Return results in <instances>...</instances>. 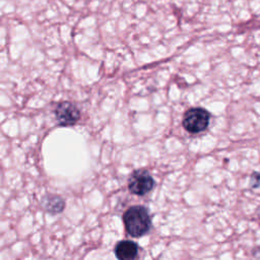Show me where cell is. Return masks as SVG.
<instances>
[{
    "instance_id": "obj_5",
    "label": "cell",
    "mask_w": 260,
    "mask_h": 260,
    "mask_svg": "<svg viewBox=\"0 0 260 260\" xmlns=\"http://www.w3.org/2000/svg\"><path fill=\"white\" fill-rule=\"evenodd\" d=\"M138 252V245L132 241L123 240L115 246V255L118 260H137Z\"/></svg>"
},
{
    "instance_id": "obj_1",
    "label": "cell",
    "mask_w": 260,
    "mask_h": 260,
    "mask_svg": "<svg viewBox=\"0 0 260 260\" xmlns=\"http://www.w3.org/2000/svg\"><path fill=\"white\" fill-rule=\"evenodd\" d=\"M123 222L127 233L134 238L145 235L151 225L149 213L147 209L141 205L129 207L123 214Z\"/></svg>"
},
{
    "instance_id": "obj_6",
    "label": "cell",
    "mask_w": 260,
    "mask_h": 260,
    "mask_svg": "<svg viewBox=\"0 0 260 260\" xmlns=\"http://www.w3.org/2000/svg\"><path fill=\"white\" fill-rule=\"evenodd\" d=\"M42 207L49 213L57 214L63 211L65 207V201L61 196L55 195V194H49L45 197H43L41 201Z\"/></svg>"
},
{
    "instance_id": "obj_2",
    "label": "cell",
    "mask_w": 260,
    "mask_h": 260,
    "mask_svg": "<svg viewBox=\"0 0 260 260\" xmlns=\"http://www.w3.org/2000/svg\"><path fill=\"white\" fill-rule=\"evenodd\" d=\"M209 123V114L206 110L195 108L188 110L183 119L184 128L190 133H198L203 131Z\"/></svg>"
},
{
    "instance_id": "obj_3",
    "label": "cell",
    "mask_w": 260,
    "mask_h": 260,
    "mask_svg": "<svg viewBox=\"0 0 260 260\" xmlns=\"http://www.w3.org/2000/svg\"><path fill=\"white\" fill-rule=\"evenodd\" d=\"M154 186V181L146 170L134 171L128 180V189L132 194L142 196L151 191Z\"/></svg>"
},
{
    "instance_id": "obj_4",
    "label": "cell",
    "mask_w": 260,
    "mask_h": 260,
    "mask_svg": "<svg viewBox=\"0 0 260 260\" xmlns=\"http://www.w3.org/2000/svg\"><path fill=\"white\" fill-rule=\"evenodd\" d=\"M55 117L60 126H72L80 119V111L73 103L64 101L57 105Z\"/></svg>"
},
{
    "instance_id": "obj_7",
    "label": "cell",
    "mask_w": 260,
    "mask_h": 260,
    "mask_svg": "<svg viewBox=\"0 0 260 260\" xmlns=\"http://www.w3.org/2000/svg\"><path fill=\"white\" fill-rule=\"evenodd\" d=\"M251 185H252L253 187H258V186L260 185V174L255 173V174L252 176Z\"/></svg>"
}]
</instances>
